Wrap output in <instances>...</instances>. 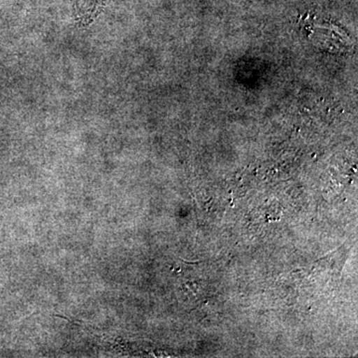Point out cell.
Instances as JSON below:
<instances>
[{
    "label": "cell",
    "instance_id": "cell-1",
    "mask_svg": "<svg viewBox=\"0 0 358 358\" xmlns=\"http://www.w3.org/2000/svg\"><path fill=\"white\" fill-rule=\"evenodd\" d=\"M107 0H72L75 16L83 24L91 23L100 13Z\"/></svg>",
    "mask_w": 358,
    "mask_h": 358
}]
</instances>
